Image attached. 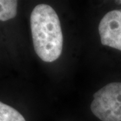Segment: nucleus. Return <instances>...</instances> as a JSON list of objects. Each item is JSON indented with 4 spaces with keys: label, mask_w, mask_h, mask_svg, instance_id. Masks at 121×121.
<instances>
[{
    "label": "nucleus",
    "mask_w": 121,
    "mask_h": 121,
    "mask_svg": "<svg viewBox=\"0 0 121 121\" xmlns=\"http://www.w3.org/2000/svg\"><path fill=\"white\" fill-rule=\"evenodd\" d=\"M30 28L36 55L47 63L61 55L63 37L59 16L47 4L37 5L30 15Z\"/></svg>",
    "instance_id": "nucleus-1"
},
{
    "label": "nucleus",
    "mask_w": 121,
    "mask_h": 121,
    "mask_svg": "<svg viewBox=\"0 0 121 121\" xmlns=\"http://www.w3.org/2000/svg\"><path fill=\"white\" fill-rule=\"evenodd\" d=\"M90 108L102 121H121V83H108L95 92Z\"/></svg>",
    "instance_id": "nucleus-2"
},
{
    "label": "nucleus",
    "mask_w": 121,
    "mask_h": 121,
    "mask_svg": "<svg viewBox=\"0 0 121 121\" xmlns=\"http://www.w3.org/2000/svg\"><path fill=\"white\" fill-rule=\"evenodd\" d=\"M101 43L121 51V9H114L105 14L99 22Z\"/></svg>",
    "instance_id": "nucleus-3"
},
{
    "label": "nucleus",
    "mask_w": 121,
    "mask_h": 121,
    "mask_svg": "<svg viewBox=\"0 0 121 121\" xmlns=\"http://www.w3.org/2000/svg\"><path fill=\"white\" fill-rule=\"evenodd\" d=\"M17 1L16 0L0 1V20L7 21L12 19L17 14Z\"/></svg>",
    "instance_id": "nucleus-4"
},
{
    "label": "nucleus",
    "mask_w": 121,
    "mask_h": 121,
    "mask_svg": "<svg viewBox=\"0 0 121 121\" xmlns=\"http://www.w3.org/2000/svg\"><path fill=\"white\" fill-rule=\"evenodd\" d=\"M0 121H26V120L16 109L1 102Z\"/></svg>",
    "instance_id": "nucleus-5"
},
{
    "label": "nucleus",
    "mask_w": 121,
    "mask_h": 121,
    "mask_svg": "<svg viewBox=\"0 0 121 121\" xmlns=\"http://www.w3.org/2000/svg\"><path fill=\"white\" fill-rule=\"evenodd\" d=\"M116 2L118 4H121V1H116Z\"/></svg>",
    "instance_id": "nucleus-6"
}]
</instances>
